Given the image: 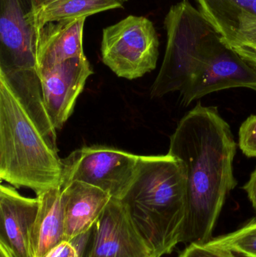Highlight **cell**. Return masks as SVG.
I'll use <instances>...</instances> for the list:
<instances>
[{
    "label": "cell",
    "instance_id": "obj_1",
    "mask_svg": "<svg viewBox=\"0 0 256 257\" xmlns=\"http://www.w3.org/2000/svg\"><path fill=\"white\" fill-rule=\"evenodd\" d=\"M236 153L231 127L217 107L198 102L179 122L168 154L183 163L187 178L181 243L212 239L227 196L237 184L233 171Z\"/></svg>",
    "mask_w": 256,
    "mask_h": 257
},
{
    "label": "cell",
    "instance_id": "obj_2",
    "mask_svg": "<svg viewBox=\"0 0 256 257\" xmlns=\"http://www.w3.org/2000/svg\"><path fill=\"white\" fill-rule=\"evenodd\" d=\"M186 169L170 155L141 156L123 199L152 256L172 253L181 244L186 208Z\"/></svg>",
    "mask_w": 256,
    "mask_h": 257
},
{
    "label": "cell",
    "instance_id": "obj_3",
    "mask_svg": "<svg viewBox=\"0 0 256 257\" xmlns=\"http://www.w3.org/2000/svg\"><path fill=\"white\" fill-rule=\"evenodd\" d=\"M58 151L45 139L27 110L0 77V178L17 188L40 194L60 187Z\"/></svg>",
    "mask_w": 256,
    "mask_h": 257
},
{
    "label": "cell",
    "instance_id": "obj_4",
    "mask_svg": "<svg viewBox=\"0 0 256 257\" xmlns=\"http://www.w3.org/2000/svg\"><path fill=\"white\" fill-rule=\"evenodd\" d=\"M164 24L166 49L160 70L152 86V97L181 91L209 45L219 35L188 0L171 6Z\"/></svg>",
    "mask_w": 256,
    "mask_h": 257
},
{
    "label": "cell",
    "instance_id": "obj_5",
    "mask_svg": "<svg viewBox=\"0 0 256 257\" xmlns=\"http://www.w3.org/2000/svg\"><path fill=\"white\" fill-rule=\"evenodd\" d=\"M159 46L153 22L145 17L129 15L104 29L102 60L117 76L136 79L156 69Z\"/></svg>",
    "mask_w": 256,
    "mask_h": 257
},
{
    "label": "cell",
    "instance_id": "obj_6",
    "mask_svg": "<svg viewBox=\"0 0 256 257\" xmlns=\"http://www.w3.org/2000/svg\"><path fill=\"white\" fill-rule=\"evenodd\" d=\"M141 156L104 145L84 147L61 159L60 187L79 181L123 199L132 185Z\"/></svg>",
    "mask_w": 256,
    "mask_h": 257
},
{
    "label": "cell",
    "instance_id": "obj_7",
    "mask_svg": "<svg viewBox=\"0 0 256 257\" xmlns=\"http://www.w3.org/2000/svg\"><path fill=\"white\" fill-rule=\"evenodd\" d=\"M230 88L256 92V65L227 46L219 36L180 91L181 103L187 106L210 93Z\"/></svg>",
    "mask_w": 256,
    "mask_h": 257
},
{
    "label": "cell",
    "instance_id": "obj_8",
    "mask_svg": "<svg viewBox=\"0 0 256 257\" xmlns=\"http://www.w3.org/2000/svg\"><path fill=\"white\" fill-rule=\"evenodd\" d=\"M38 30L33 0H0V73L38 72Z\"/></svg>",
    "mask_w": 256,
    "mask_h": 257
},
{
    "label": "cell",
    "instance_id": "obj_9",
    "mask_svg": "<svg viewBox=\"0 0 256 257\" xmlns=\"http://www.w3.org/2000/svg\"><path fill=\"white\" fill-rule=\"evenodd\" d=\"M83 257H153L127 207L111 198L91 230Z\"/></svg>",
    "mask_w": 256,
    "mask_h": 257
},
{
    "label": "cell",
    "instance_id": "obj_10",
    "mask_svg": "<svg viewBox=\"0 0 256 257\" xmlns=\"http://www.w3.org/2000/svg\"><path fill=\"white\" fill-rule=\"evenodd\" d=\"M92 74L86 56L39 71L44 103L56 130L62 128L73 112L77 99Z\"/></svg>",
    "mask_w": 256,
    "mask_h": 257
},
{
    "label": "cell",
    "instance_id": "obj_11",
    "mask_svg": "<svg viewBox=\"0 0 256 257\" xmlns=\"http://www.w3.org/2000/svg\"><path fill=\"white\" fill-rule=\"evenodd\" d=\"M39 207L37 197H25L11 185L0 187V244L14 257H31L30 230Z\"/></svg>",
    "mask_w": 256,
    "mask_h": 257
},
{
    "label": "cell",
    "instance_id": "obj_12",
    "mask_svg": "<svg viewBox=\"0 0 256 257\" xmlns=\"http://www.w3.org/2000/svg\"><path fill=\"white\" fill-rule=\"evenodd\" d=\"M60 188L64 208L65 241H72L92 230L111 196L79 181H72Z\"/></svg>",
    "mask_w": 256,
    "mask_h": 257
},
{
    "label": "cell",
    "instance_id": "obj_13",
    "mask_svg": "<svg viewBox=\"0 0 256 257\" xmlns=\"http://www.w3.org/2000/svg\"><path fill=\"white\" fill-rule=\"evenodd\" d=\"M86 19L51 21L39 27L36 54L38 72L69 59L85 56L83 35Z\"/></svg>",
    "mask_w": 256,
    "mask_h": 257
},
{
    "label": "cell",
    "instance_id": "obj_14",
    "mask_svg": "<svg viewBox=\"0 0 256 257\" xmlns=\"http://www.w3.org/2000/svg\"><path fill=\"white\" fill-rule=\"evenodd\" d=\"M39 211L30 234L31 257H44L65 241V218L60 187L37 195Z\"/></svg>",
    "mask_w": 256,
    "mask_h": 257
},
{
    "label": "cell",
    "instance_id": "obj_15",
    "mask_svg": "<svg viewBox=\"0 0 256 257\" xmlns=\"http://www.w3.org/2000/svg\"><path fill=\"white\" fill-rule=\"evenodd\" d=\"M199 11L222 38L228 39L246 20L256 19V0H195Z\"/></svg>",
    "mask_w": 256,
    "mask_h": 257
},
{
    "label": "cell",
    "instance_id": "obj_16",
    "mask_svg": "<svg viewBox=\"0 0 256 257\" xmlns=\"http://www.w3.org/2000/svg\"><path fill=\"white\" fill-rule=\"evenodd\" d=\"M129 0H60L36 12L38 28L51 21L88 18L94 14L123 7Z\"/></svg>",
    "mask_w": 256,
    "mask_h": 257
},
{
    "label": "cell",
    "instance_id": "obj_17",
    "mask_svg": "<svg viewBox=\"0 0 256 257\" xmlns=\"http://www.w3.org/2000/svg\"><path fill=\"white\" fill-rule=\"evenodd\" d=\"M207 243L243 257H256V217L237 230Z\"/></svg>",
    "mask_w": 256,
    "mask_h": 257
},
{
    "label": "cell",
    "instance_id": "obj_18",
    "mask_svg": "<svg viewBox=\"0 0 256 257\" xmlns=\"http://www.w3.org/2000/svg\"><path fill=\"white\" fill-rule=\"evenodd\" d=\"M223 42L239 55L256 65V19L246 20L239 24L235 31Z\"/></svg>",
    "mask_w": 256,
    "mask_h": 257
},
{
    "label": "cell",
    "instance_id": "obj_19",
    "mask_svg": "<svg viewBox=\"0 0 256 257\" xmlns=\"http://www.w3.org/2000/svg\"><path fill=\"white\" fill-rule=\"evenodd\" d=\"M239 148L247 157H256V115H251L239 130Z\"/></svg>",
    "mask_w": 256,
    "mask_h": 257
},
{
    "label": "cell",
    "instance_id": "obj_20",
    "mask_svg": "<svg viewBox=\"0 0 256 257\" xmlns=\"http://www.w3.org/2000/svg\"><path fill=\"white\" fill-rule=\"evenodd\" d=\"M178 257H237L230 250L214 247L205 243L189 244Z\"/></svg>",
    "mask_w": 256,
    "mask_h": 257
},
{
    "label": "cell",
    "instance_id": "obj_21",
    "mask_svg": "<svg viewBox=\"0 0 256 257\" xmlns=\"http://www.w3.org/2000/svg\"><path fill=\"white\" fill-rule=\"evenodd\" d=\"M84 253L79 252L75 243L63 241L53 247L44 257H83Z\"/></svg>",
    "mask_w": 256,
    "mask_h": 257
},
{
    "label": "cell",
    "instance_id": "obj_22",
    "mask_svg": "<svg viewBox=\"0 0 256 257\" xmlns=\"http://www.w3.org/2000/svg\"><path fill=\"white\" fill-rule=\"evenodd\" d=\"M243 190L247 194L248 198L256 211V168L251 174L249 181L243 187Z\"/></svg>",
    "mask_w": 256,
    "mask_h": 257
},
{
    "label": "cell",
    "instance_id": "obj_23",
    "mask_svg": "<svg viewBox=\"0 0 256 257\" xmlns=\"http://www.w3.org/2000/svg\"><path fill=\"white\" fill-rule=\"evenodd\" d=\"M33 1L36 9V12H37L41 9H44L53 3H57L60 0H33Z\"/></svg>",
    "mask_w": 256,
    "mask_h": 257
},
{
    "label": "cell",
    "instance_id": "obj_24",
    "mask_svg": "<svg viewBox=\"0 0 256 257\" xmlns=\"http://www.w3.org/2000/svg\"><path fill=\"white\" fill-rule=\"evenodd\" d=\"M0 257H14V256L4 244H0Z\"/></svg>",
    "mask_w": 256,
    "mask_h": 257
}]
</instances>
